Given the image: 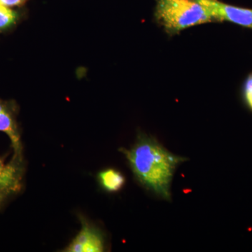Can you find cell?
Here are the masks:
<instances>
[{"mask_svg": "<svg viewBox=\"0 0 252 252\" xmlns=\"http://www.w3.org/2000/svg\"><path fill=\"white\" fill-rule=\"evenodd\" d=\"M4 198H6V195H4V194L0 193V202H1Z\"/></svg>", "mask_w": 252, "mask_h": 252, "instance_id": "30bf717a", "label": "cell"}, {"mask_svg": "<svg viewBox=\"0 0 252 252\" xmlns=\"http://www.w3.org/2000/svg\"><path fill=\"white\" fill-rule=\"evenodd\" d=\"M157 22L168 35L193 26L215 22L211 14L197 0H156Z\"/></svg>", "mask_w": 252, "mask_h": 252, "instance_id": "7a4b0ae2", "label": "cell"}, {"mask_svg": "<svg viewBox=\"0 0 252 252\" xmlns=\"http://www.w3.org/2000/svg\"><path fill=\"white\" fill-rule=\"evenodd\" d=\"M82 228L64 250L67 252H102L105 250L104 235L98 228L81 219Z\"/></svg>", "mask_w": 252, "mask_h": 252, "instance_id": "277c9868", "label": "cell"}, {"mask_svg": "<svg viewBox=\"0 0 252 252\" xmlns=\"http://www.w3.org/2000/svg\"><path fill=\"white\" fill-rule=\"evenodd\" d=\"M18 19V14L6 6L0 5V32L9 29Z\"/></svg>", "mask_w": 252, "mask_h": 252, "instance_id": "52a82bcc", "label": "cell"}, {"mask_svg": "<svg viewBox=\"0 0 252 252\" xmlns=\"http://www.w3.org/2000/svg\"><path fill=\"white\" fill-rule=\"evenodd\" d=\"M0 131L9 136L16 157L21 158V143L14 113L9 104L0 102Z\"/></svg>", "mask_w": 252, "mask_h": 252, "instance_id": "5b68a950", "label": "cell"}, {"mask_svg": "<svg viewBox=\"0 0 252 252\" xmlns=\"http://www.w3.org/2000/svg\"><path fill=\"white\" fill-rule=\"evenodd\" d=\"M27 1V0H0V5L6 6H21Z\"/></svg>", "mask_w": 252, "mask_h": 252, "instance_id": "9c48e42d", "label": "cell"}, {"mask_svg": "<svg viewBox=\"0 0 252 252\" xmlns=\"http://www.w3.org/2000/svg\"><path fill=\"white\" fill-rule=\"evenodd\" d=\"M243 98L247 107L252 112V73L249 74L244 83Z\"/></svg>", "mask_w": 252, "mask_h": 252, "instance_id": "ba28073f", "label": "cell"}, {"mask_svg": "<svg viewBox=\"0 0 252 252\" xmlns=\"http://www.w3.org/2000/svg\"><path fill=\"white\" fill-rule=\"evenodd\" d=\"M211 14L215 22L226 21L252 29V9L225 4L219 0H197Z\"/></svg>", "mask_w": 252, "mask_h": 252, "instance_id": "3957f363", "label": "cell"}, {"mask_svg": "<svg viewBox=\"0 0 252 252\" xmlns=\"http://www.w3.org/2000/svg\"><path fill=\"white\" fill-rule=\"evenodd\" d=\"M98 179L101 187L109 193L119 191L126 183L125 177L122 172L113 168L99 172Z\"/></svg>", "mask_w": 252, "mask_h": 252, "instance_id": "8992f818", "label": "cell"}, {"mask_svg": "<svg viewBox=\"0 0 252 252\" xmlns=\"http://www.w3.org/2000/svg\"><path fill=\"white\" fill-rule=\"evenodd\" d=\"M121 151L136 180L157 196L170 201V186L176 169L187 158L171 153L157 139L142 132L130 149Z\"/></svg>", "mask_w": 252, "mask_h": 252, "instance_id": "6da1fadb", "label": "cell"}]
</instances>
